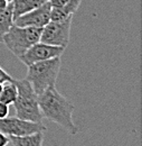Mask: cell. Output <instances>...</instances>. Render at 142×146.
I'll list each match as a JSON object with an SVG mask.
<instances>
[{
  "mask_svg": "<svg viewBox=\"0 0 142 146\" xmlns=\"http://www.w3.org/2000/svg\"><path fill=\"white\" fill-rule=\"evenodd\" d=\"M38 105L43 118L57 124L72 135L77 134L78 128L73 121L74 106L56 90L55 86L38 94Z\"/></svg>",
  "mask_w": 142,
  "mask_h": 146,
  "instance_id": "6da1fadb",
  "label": "cell"
},
{
  "mask_svg": "<svg viewBox=\"0 0 142 146\" xmlns=\"http://www.w3.org/2000/svg\"><path fill=\"white\" fill-rule=\"evenodd\" d=\"M60 70V56L39 61L28 65L26 80H28L37 94L54 87Z\"/></svg>",
  "mask_w": 142,
  "mask_h": 146,
  "instance_id": "7a4b0ae2",
  "label": "cell"
},
{
  "mask_svg": "<svg viewBox=\"0 0 142 146\" xmlns=\"http://www.w3.org/2000/svg\"><path fill=\"white\" fill-rule=\"evenodd\" d=\"M15 83L17 86L18 90L17 98L14 102L16 116L21 119L41 123L43 115L40 112L38 105V94L32 87L30 82L24 79V80H15Z\"/></svg>",
  "mask_w": 142,
  "mask_h": 146,
  "instance_id": "3957f363",
  "label": "cell"
},
{
  "mask_svg": "<svg viewBox=\"0 0 142 146\" xmlns=\"http://www.w3.org/2000/svg\"><path fill=\"white\" fill-rule=\"evenodd\" d=\"M40 34L41 28L39 27L17 26L14 24L3 36L2 43L19 58L32 45L40 40Z\"/></svg>",
  "mask_w": 142,
  "mask_h": 146,
  "instance_id": "277c9868",
  "label": "cell"
},
{
  "mask_svg": "<svg viewBox=\"0 0 142 146\" xmlns=\"http://www.w3.org/2000/svg\"><path fill=\"white\" fill-rule=\"evenodd\" d=\"M72 17L63 20H51L41 28L40 42L66 48L70 43Z\"/></svg>",
  "mask_w": 142,
  "mask_h": 146,
  "instance_id": "5b68a950",
  "label": "cell"
},
{
  "mask_svg": "<svg viewBox=\"0 0 142 146\" xmlns=\"http://www.w3.org/2000/svg\"><path fill=\"white\" fill-rule=\"evenodd\" d=\"M0 130L6 135L24 136L28 134H34L38 131H45L46 128L41 123H35L19 117H6L0 119Z\"/></svg>",
  "mask_w": 142,
  "mask_h": 146,
  "instance_id": "8992f818",
  "label": "cell"
},
{
  "mask_svg": "<svg viewBox=\"0 0 142 146\" xmlns=\"http://www.w3.org/2000/svg\"><path fill=\"white\" fill-rule=\"evenodd\" d=\"M65 48L59 47V46H54L49 45L43 42H37L34 45H32L24 54L19 57L20 62L24 63L25 65H30L33 63L39 62V61H45L49 60L53 57L62 56L64 53Z\"/></svg>",
  "mask_w": 142,
  "mask_h": 146,
  "instance_id": "52a82bcc",
  "label": "cell"
},
{
  "mask_svg": "<svg viewBox=\"0 0 142 146\" xmlns=\"http://www.w3.org/2000/svg\"><path fill=\"white\" fill-rule=\"evenodd\" d=\"M51 10L52 5L49 1H46L38 8L15 18L14 24L17 26H30L43 28L46 24L51 21Z\"/></svg>",
  "mask_w": 142,
  "mask_h": 146,
  "instance_id": "ba28073f",
  "label": "cell"
},
{
  "mask_svg": "<svg viewBox=\"0 0 142 146\" xmlns=\"http://www.w3.org/2000/svg\"><path fill=\"white\" fill-rule=\"evenodd\" d=\"M44 143L43 131H38L34 134H28L24 136H14L8 135V144L9 146H40Z\"/></svg>",
  "mask_w": 142,
  "mask_h": 146,
  "instance_id": "9c48e42d",
  "label": "cell"
},
{
  "mask_svg": "<svg viewBox=\"0 0 142 146\" xmlns=\"http://www.w3.org/2000/svg\"><path fill=\"white\" fill-rule=\"evenodd\" d=\"M82 0H68L65 5L60 7H52L51 20H63L72 17L78 9Z\"/></svg>",
  "mask_w": 142,
  "mask_h": 146,
  "instance_id": "30bf717a",
  "label": "cell"
},
{
  "mask_svg": "<svg viewBox=\"0 0 142 146\" xmlns=\"http://www.w3.org/2000/svg\"><path fill=\"white\" fill-rule=\"evenodd\" d=\"M46 1L48 0H14L12 1L14 19L38 8L39 6L44 5Z\"/></svg>",
  "mask_w": 142,
  "mask_h": 146,
  "instance_id": "8fae6325",
  "label": "cell"
},
{
  "mask_svg": "<svg viewBox=\"0 0 142 146\" xmlns=\"http://www.w3.org/2000/svg\"><path fill=\"white\" fill-rule=\"evenodd\" d=\"M17 86L15 83V80L7 81L2 83V89L0 92V101L7 104V105H14L16 98H17Z\"/></svg>",
  "mask_w": 142,
  "mask_h": 146,
  "instance_id": "7c38bea8",
  "label": "cell"
},
{
  "mask_svg": "<svg viewBox=\"0 0 142 146\" xmlns=\"http://www.w3.org/2000/svg\"><path fill=\"white\" fill-rule=\"evenodd\" d=\"M14 25V15H12V2L8 5V7L0 13V43H2L3 36Z\"/></svg>",
  "mask_w": 142,
  "mask_h": 146,
  "instance_id": "4fadbf2b",
  "label": "cell"
},
{
  "mask_svg": "<svg viewBox=\"0 0 142 146\" xmlns=\"http://www.w3.org/2000/svg\"><path fill=\"white\" fill-rule=\"evenodd\" d=\"M9 115V105L0 101V119L6 118Z\"/></svg>",
  "mask_w": 142,
  "mask_h": 146,
  "instance_id": "5bb4252c",
  "label": "cell"
},
{
  "mask_svg": "<svg viewBox=\"0 0 142 146\" xmlns=\"http://www.w3.org/2000/svg\"><path fill=\"white\" fill-rule=\"evenodd\" d=\"M11 80H12L11 75L8 74V73L0 66V82L3 83V82H7V81H11Z\"/></svg>",
  "mask_w": 142,
  "mask_h": 146,
  "instance_id": "9a60e30c",
  "label": "cell"
},
{
  "mask_svg": "<svg viewBox=\"0 0 142 146\" xmlns=\"http://www.w3.org/2000/svg\"><path fill=\"white\" fill-rule=\"evenodd\" d=\"M8 144V135L0 130V146H6Z\"/></svg>",
  "mask_w": 142,
  "mask_h": 146,
  "instance_id": "2e32d148",
  "label": "cell"
},
{
  "mask_svg": "<svg viewBox=\"0 0 142 146\" xmlns=\"http://www.w3.org/2000/svg\"><path fill=\"white\" fill-rule=\"evenodd\" d=\"M52 5V7H60L63 5H65L68 0H48Z\"/></svg>",
  "mask_w": 142,
  "mask_h": 146,
  "instance_id": "e0dca14e",
  "label": "cell"
},
{
  "mask_svg": "<svg viewBox=\"0 0 142 146\" xmlns=\"http://www.w3.org/2000/svg\"><path fill=\"white\" fill-rule=\"evenodd\" d=\"M8 2H7V0H0V13H2L7 7H8Z\"/></svg>",
  "mask_w": 142,
  "mask_h": 146,
  "instance_id": "ac0fdd59",
  "label": "cell"
},
{
  "mask_svg": "<svg viewBox=\"0 0 142 146\" xmlns=\"http://www.w3.org/2000/svg\"><path fill=\"white\" fill-rule=\"evenodd\" d=\"M1 89H2V83L0 82V92H1Z\"/></svg>",
  "mask_w": 142,
  "mask_h": 146,
  "instance_id": "d6986e66",
  "label": "cell"
},
{
  "mask_svg": "<svg viewBox=\"0 0 142 146\" xmlns=\"http://www.w3.org/2000/svg\"><path fill=\"white\" fill-rule=\"evenodd\" d=\"M12 1H14V0H7V2H8V3H10V2H12Z\"/></svg>",
  "mask_w": 142,
  "mask_h": 146,
  "instance_id": "ffe728a7",
  "label": "cell"
}]
</instances>
